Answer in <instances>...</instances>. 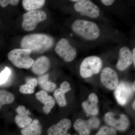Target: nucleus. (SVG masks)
I'll list each match as a JSON object with an SVG mask.
<instances>
[{
    "mask_svg": "<svg viewBox=\"0 0 135 135\" xmlns=\"http://www.w3.org/2000/svg\"><path fill=\"white\" fill-rule=\"evenodd\" d=\"M54 39L48 35L32 34L25 36L21 42L22 49H29L32 52L41 53L49 50L54 44Z\"/></svg>",
    "mask_w": 135,
    "mask_h": 135,
    "instance_id": "1",
    "label": "nucleus"
},
{
    "mask_svg": "<svg viewBox=\"0 0 135 135\" xmlns=\"http://www.w3.org/2000/svg\"><path fill=\"white\" fill-rule=\"evenodd\" d=\"M72 27L74 32L87 40H96L100 35L99 27L93 22L77 20L74 22Z\"/></svg>",
    "mask_w": 135,
    "mask_h": 135,
    "instance_id": "2",
    "label": "nucleus"
},
{
    "mask_svg": "<svg viewBox=\"0 0 135 135\" xmlns=\"http://www.w3.org/2000/svg\"><path fill=\"white\" fill-rule=\"evenodd\" d=\"M32 52L29 49H15L9 53L8 58L16 67L29 69L32 67L35 62L30 56Z\"/></svg>",
    "mask_w": 135,
    "mask_h": 135,
    "instance_id": "3",
    "label": "nucleus"
},
{
    "mask_svg": "<svg viewBox=\"0 0 135 135\" xmlns=\"http://www.w3.org/2000/svg\"><path fill=\"white\" fill-rule=\"evenodd\" d=\"M103 66V62L100 57L90 56L84 59L80 66V74L84 78L91 77L98 73Z\"/></svg>",
    "mask_w": 135,
    "mask_h": 135,
    "instance_id": "4",
    "label": "nucleus"
},
{
    "mask_svg": "<svg viewBox=\"0 0 135 135\" xmlns=\"http://www.w3.org/2000/svg\"><path fill=\"white\" fill-rule=\"evenodd\" d=\"M47 18L46 13L41 10L28 11L23 16L22 27L27 31H33L36 28L38 23Z\"/></svg>",
    "mask_w": 135,
    "mask_h": 135,
    "instance_id": "5",
    "label": "nucleus"
},
{
    "mask_svg": "<svg viewBox=\"0 0 135 135\" xmlns=\"http://www.w3.org/2000/svg\"><path fill=\"white\" fill-rule=\"evenodd\" d=\"M105 120L110 127L119 131H125L129 125L127 116L124 114H115L112 112H108L105 115Z\"/></svg>",
    "mask_w": 135,
    "mask_h": 135,
    "instance_id": "6",
    "label": "nucleus"
},
{
    "mask_svg": "<svg viewBox=\"0 0 135 135\" xmlns=\"http://www.w3.org/2000/svg\"><path fill=\"white\" fill-rule=\"evenodd\" d=\"M55 51L60 57L68 62L74 60L77 55L76 49L70 44L68 40L65 38L62 39L58 42Z\"/></svg>",
    "mask_w": 135,
    "mask_h": 135,
    "instance_id": "7",
    "label": "nucleus"
},
{
    "mask_svg": "<svg viewBox=\"0 0 135 135\" xmlns=\"http://www.w3.org/2000/svg\"><path fill=\"white\" fill-rule=\"evenodd\" d=\"M74 9L81 16L96 18L99 16L100 10L98 7L93 2L88 0H81L75 3Z\"/></svg>",
    "mask_w": 135,
    "mask_h": 135,
    "instance_id": "8",
    "label": "nucleus"
},
{
    "mask_svg": "<svg viewBox=\"0 0 135 135\" xmlns=\"http://www.w3.org/2000/svg\"><path fill=\"white\" fill-rule=\"evenodd\" d=\"M100 124L99 119L93 117L88 120L78 119L74 124V127L80 135H89L91 130L98 128Z\"/></svg>",
    "mask_w": 135,
    "mask_h": 135,
    "instance_id": "9",
    "label": "nucleus"
},
{
    "mask_svg": "<svg viewBox=\"0 0 135 135\" xmlns=\"http://www.w3.org/2000/svg\"><path fill=\"white\" fill-rule=\"evenodd\" d=\"M133 90L130 84L126 82H121L115 89L114 95L116 100L121 105L127 103L133 94Z\"/></svg>",
    "mask_w": 135,
    "mask_h": 135,
    "instance_id": "10",
    "label": "nucleus"
},
{
    "mask_svg": "<svg viewBox=\"0 0 135 135\" xmlns=\"http://www.w3.org/2000/svg\"><path fill=\"white\" fill-rule=\"evenodd\" d=\"M100 80L107 88L111 90L115 89L119 84L117 73L114 70L109 67L105 68L102 70Z\"/></svg>",
    "mask_w": 135,
    "mask_h": 135,
    "instance_id": "11",
    "label": "nucleus"
},
{
    "mask_svg": "<svg viewBox=\"0 0 135 135\" xmlns=\"http://www.w3.org/2000/svg\"><path fill=\"white\" fill-rule=\"evenodd\" d=\"M133 62L132 53L129 49L124 46L120 49L119 52V59L116 66L118 70H126Z\"/></svg>",
    "mask_w": 135,
    "mask_h": 135,
    "instance_id": "12",
    "label": "nucleus"
},
{
    "mask_svg": "<svg viewBox=\"0 0 135 135\" xmlns=\"http://www.w3.org/2000/svg\"><path fill=\"white\" fill-rule=\"evenodd\" d=\"M18 114L15 117V122L18 127L23 128L31 123L32 120L29 116L31 114L29 110H26L23 105H20L16 110Z\"/></svg>",
    "mask_w": 135,
    "mask_h": 135,
    "instance_id": "13",
    "label": "nucleus"
},
{
    "mask_svg": "<svg viewBox=\"0 0 135 135\" xmlns=\"http://www.w3.org/2000/svg\"><path fill=\"white\" fill-rule=\"evenodd\" d=\"M71 126V123L70 119H63L49 128L47 135H66Z\"/></svg>",
    "mask_w": 135,
    "mask_h": 135,
    "instance_id": "14",
    "label": "nucleus"
},
{
    "mask_svg": "<svg viewBox=\"0 0 135 135\" xmlns=\"http://www.w3.org/2000/svg\"><path fill=\"white\" fill-rule=\"evenodd\" d=\"M36 99L43 104V110L44 113L48 114L55 104V99L51 96L49 95L45 90H41L36 94Z\"/></svg>",
    "mask_w": 135,
    "mask_h": 135,
    "instance_id": "15",
    "label": "nucleus"
},
{
    "mask_svg": "<svg viewBox=\"0 0 135 135\" xmlns=\"http://www.w3.org/2000/svg\"><path fill=\"white\" fill-rule=\"evenodd\" d=\"M98 98L95 93H91L87 101L83 103L82 106L86 113L89 115L96 116L99 112L98 103Z\"/></svg>",
    "mask_w": 135,
    "mask_h": 135,
    "instance_id": "16",
    "label": "nucleus"
},
{
    "mask_svg": "<svg viewBox=\"0 0 135 135\" xmlns=\"http://www.w3.org/2000/svg\"><path fill=\"white\" fill-rule=\"evenodd\" d=\"M50 66V61L49 58L46 56H41L35 61L32 70L35 74L42 75L49 70Z\"/></svg>",
    "mask_w": 135,
    "mask_h": 135,
    "instance_id": "17",
    "label": "nucleus"
},
{
    "mask_svg": "<svg viewBox=\"0 0 135 135\" xmlns=\"http://www.w3.org/2000/svg\"><path fill=\"white\" fill-rule=\"evenodd\" d=\"M71 90L70 84L67 81H64L60 85V88L55 90L54 98L59 106L63 107L67 104L65 94Z\"/></svg>",
    "mask_w": 135,
    "mask_h": 135,
    "instance_id": "18",
    "label": "nucleus"
},
{
    "mask_svg": "<svg viewBox=\"0 0 135 135\" xmlns=\"http://www.w3.org/2000/svg\"><path fill=\"white\" fill-rule=\"evenodd\" d=\"M42 133V127L37 119L32 121L31 123L21 130L22 135H41Z\"/></svg>",
    "mask_w": 135,
    "mask_h": 135,
    "instance_id": "19",
    "label": "nucleus"
},
{
    "mask_svg": "<svg viewBox=\"0 0 135 135\" xmlns=\"http://www.w3.org/2000/svg\"><path fill=\"white\" fill-rule=\"evenodd\" d=\"M38 83L43 90L46 92H53L56 88V84L49 80L48 74H44L39 77Z\"/></svg>",
    "mask_w": 135,
    "mask_h": 135,
    "instance_id": "20",
    "label": "nucleus"
},
{
    "mask_svg": "<svg viewBox=\"0 0 135 135\" xmlns=\"http://www.w3.org/2000/svg\"><path fill=\"white\" fill-rule=\"evenodd\" d=\"M37 84L38 80L36 79L29 78L27 80L26 84L21 85L20 87V92L23 94H32Z\"/></svg>",
    "mask_w": 135,
    "mask_h": 135,
    "instance_id": "21",
    "label": "nucleus"
},
{
    "mask_svg": "<svg viewBox=\"0 0 135 135\" xmlns=\"http://www.w3.org/2000/svg\"><path fill=\"white\" fill-rule=\"evenodd\" d=\"M45 2L44 0H23L22 5L25 9L28 11H32L42 7Z\"/></svg>",
    "mask_w": 135,
    "mask_h": 135,
    "instance_id": "22",
    "label": "nucleus"
},
{
    "mask_svg": "<svg viewBox=\"0 0 135 135\" xmlns=\"http://www.w3.org/2000/svg\"><path fill=\"white\" fill-rule=\"evenodd\" d=\"M15 100L14 94L5 90H0V109L4 105L12 103Z\"/></svg>",
    "mask_w": 135,
    "mask_h": 135,
    "instance_id": "23",
    "label": "nucleus"
},
{
    "mask_svg": "<svg viewBox=\"0 0 135 135\" xmlns=\"http://www.w3.org/2000/svg\"><path fill=\"white\" fill-rule=\"evenodd\" d=\"M11 74V71L8 67H6L0 73V85L5 84L9 79Z\"/></svg>",
    "mask_w": 135,
    "mask_h": 135,
    "instance_id": "24",
    "label": "nucleus"
},
{
    "mask_svg": "<svg viewBox=\"0 0 135 135\" xmlns=\"http://www.w3.org/2000/svg\"><path fill=\"white\" fill-rule=\"evenodd\" d=\"M96 135H117L116 129L106 126H103Z\"/></svg>",
    "mask_w": 135,
    "mask_h": 135,
    "instance_id": "25",
    "label": "nucleus"
},
{
    "mask_svg": "<svg viewBox=\"0 0 135 135\" xmlns=\"http://www.w3.org/2000/svg\"><path fill=\"white\" fill-rule=\"evenodd\" d=\"M18 0H0V5L2 7H6L9 4L16 6L19 3Z\"/></svg>",
    "mask_w": 135,
    "mask_h": 135,
    "instance_id": "26",
    "label": "nucleus"
},
{
    "mask_svg": "<svg viewBox=\"0 0 135 135\" xmlns=\"http://www.w3.org/2000/svg\"><path fill=\"white\" fill-rule=\"evenodd\" d=\"M101 2L103 3V4L106 5V6H110L113 3L114 1L112 0H102Z\"/></svg>",
    "mask_w": 135,
    "mask_h": 135,
    "instance_id": "27",
    "label": "nucleus"
},
{
    "mask_svg": "<svg viewBox=\"0 0 135 135\" xmlns=\"http://www.w3.org/2000/svg\"><path fill=\"white\" fill-rule=\"evenodd\" d=\"M135 48H134L133 50V53H132V57H133V61L134 63V66H135Z\"/></svg>",
    "mask_w": 135,
    "mask_h": 135,
    "instance_id": "28",
    "label": "nucleus"
},
{
    "mask_svg": "<svg viewBox=\"0 0 135 135\" xmlns=\"http://www.w3.org/2000/svg\"><path fill=\"white\" fill-rule=\"evenodd\" d=\"M135 81H134V82L133 83V85H132V89H133V91H134V92H135Z\"/></svg>",
    "mask_w": 135,
    "mask_h": 135,
    "instance_id": "29",
    "label": "nucleus"
},
{
    "mask_svg": "<svg viewBox=\"0 0 135 135\" xmlns=\"http://www.w3.org/2000/svg\"><path fill=\"white\" fill-rule=\"evenodd\" d=\"M135 101H134V102H133V104H132V107H133V109H134V110H135Z\"/></svg>",
    "mask_w": 135,
    "mask_h": 135,
    "instance_id": "30",
    "label": "nucleus"
},
{
    "mask_svg": "<svg viewBox=\"0 0 135 135\" xmlns=\"http://www.w3.org/2000/svg\"><path fill=\"white\" fill-rule=\"evenodd\" d=\"M66 135H71V134H66ZM74 135H77V134H74Z\"/></svg>",
    "mask_w": 135,
    "mask_h": 135,
    "instance_id": "31",
    "label": "nucleus"
},
{
    "mask_svg": "<svg viewBox=\"0 0 135 135\" xmlns=\"http://www.w3.org/2000/svg\"><path fill=\"white\" fill-rule=\"evenodd\" d=\"M0 25H1V22H0Z\"/></svg>",
    "mask_w": 135,
    "mask_h": 135,
    "instance_id": "32",
    "label": "nucleus"
}]
</instances>
